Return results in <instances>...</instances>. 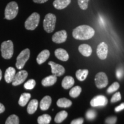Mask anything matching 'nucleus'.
I'll use <instances>...</instances> for the list:
<instances>
[{"instance_id":"19","label":"nucleus","mask_w":124,"mask_h":124,"mask_svg":"<svg viewBox=\"0 0 124 124\" xmlns=\"http://www.w3.org/2000/svg\"><path fill=\"white\" fill-rule=\"evenodd\" d=\"M51 103H52L51 97L50 96H46L40 101V108L42 110H46L49 108Z\"/></svg>"},{"instance_id":"3","label":"nucleus","mask_w":124,"mask_h":124,"mask_svg":"<svg viewBox=\"0 0 124 124\" xmlns=\"http://www.w3.org/2000/svg\"><path fill=\"white\" fill-rule=\"evenodd\" d=\"M18 12V6L15 1H12L7 5L5 9V18L11 20L17 16Z\"/></svg>"},{"instance_id":"18","label":"nucleus","mask_w":124,"mask_h":124,"mask_svg":"<svg viewBox=\"0 0 124 124\" xmlns=\"http://www.w3.org/2000/svg\"><path fill=\"white\" fill-rule=\"evenodd\" d=\"M75 83L74 79L71 76H66L62 82V86L64 89H69L72 87Z\"/></svg>"},{"instance_id":"40","label":"nucleus","mask_w":124,"mask_h":124,"mask_svg":"<svg viewBox=\"0 0 124 124\" xmlns=\"http://www.w3.org/2000/svg\"><path fill=\"white\" fill-rule=\"evenodd\" d=\"M2 71H1V70H0V80H1V79H2Z\"/></svg>"},{"instance_id":"29","label":"nucleus","mask_w":124,"mask_h":124,"mask_svg":"<svg viewBox=\"0 0 124 124\" xmlns=\"http://www.w3.org/2000/svg\"><path fill=\"white\" fill-rule=\"evenodd\" d=\"M36 86V81L33 79H31L25 82L24 85V88L27 90H32Z\"/></svg>"},{"instance_id":"14","label":"nucleus","mask_w":124,"mask_h":124,"mask_svg":"<svg viewBox=\"0 0 124 124\" xmlns=\"http://www.w3.org/2000/svg\"><path fill=\"white\" fill-rule=\"evenodd\" d=\"M71 0H55L53 2V6L58 10H62L66 8L70 4Z\"/></svg>"},{"instance_id":"16","label":"nucleus","mask_w":124,"mask_h":124,"mask_svg":"<svg viewBox=\"0 0 124 124\" xmlns=\"http://www.w3.org/2000/svg\"><path fill=\"white\" fill-rule=\"evenodd\" d=\"M79 51L82 55L86 57H89L92 54V48L89 45L83 44L80 45L78 48Z\"/></svg>"},{"instance_id":"4","label":"nucleus","mask_w":124,"mask_h":124,"mask_svg":"<svg viewBox=\"0 0 124 124\" xmlns=\"http://www.w3.org/2000/svg\"><path fill=\"white\" fill-rule=\"evenodd\" d=\"M1 51L2 56L5 59H9L13 56V43L11 40L5 41L1 44Z\"/></svg>"},{"instance_id":"7","label":"nucleus","mask_w":124,"mask_h":124,"mask_svg":"<svg viewBox=\"0 0 124 124\" xmlns=\"http://www.w3.org/2000/svg\"><path fill=\"white\" fill-rule=\"evenodd\" d=\"M95 83L98 89H103L108 86V81L106 74L105 72H100L95 75Z\"/></svg>"},{"instance_id":"2","label":"nucleus","mask_w":124,"mask_h":124,"mask_svg":"<svg viewBox=\"0 0 124 124\" xmlns=\"http://www.w3.org/2000/svg\"><path fill=\"white\" fill-rule=\"evenodd\" d=\"M56 22V17L53 13H48L43 21L44 29L47 33H52L54 31Z\"/></svg>"},{"instance_id":"11","label":"nucleus","mask_w":124,"mask_h":124,"mask_svg":"<svg viewBox=\"0 0 124 124\" xmlns=\"http://www.w3.org/2000/svg\"><path fill=\"white\" fill-rule=\"evenodd\" d=\"M48 64L51 66V72L53 75L56 77H60L64 74L65 69L62 65L57 64L52 61L49 62Z\"/></svg>"},{"instance_id":"28","label":"nucleus","mask_w":124,"mask_h":124,"mask_svg":"<svg viewBox=\"0 0 124 124\" xmlns=\"http://www.w3.org/2000/svg\"><path fill=\"white\" fill-rule=\"evenodd\" d=\"M19 122L18 116L15 114H12L8 118L5 122V124H19Z\"/></svg>"},{"instance_id":"10","label":"nucleus","mask_w":124,"mask_h":124,"mask_svg":"<svg viewBox=\"0 0 124 124\" xmlns=\"http://www.w3.org/2000/svg\"><path fill=\"white\" fill-rule=\"evenodd\" d=\"M67 39V33L66 31L62 30L56 32L52 37V40L57 44L64 43Z\"/></svg>"},{"instance_id":"33","label":"nucleus","mask_w":124,"mask_h":124,"mask_svg":"<svg viewBox=\"0 0 124 124\" xmlns=\"http://www.w3.org/2000/svg\"><path fill=\"white\" fill-rule=\"evenodd\" d=\"M121 100V95L120 92H117L112 96L111 98V103H115L116 102L120 101Z\"/></svg>"},{"instance_id":"22","label":"nucleus","mask_w":124,"mask_h":124,"mask_svg":"<svg viewBox=\"0 0 124 124\" xmlns=\"http://www.w3.org/2000/svg\"><path fill=\"white\" fill-rule=\"evenodd\" d=\"M72 104V102L69 99L66 98H62L59 99L56 102V105L59 108H67L70 107Z\"/></svg>"},{"instance_id":"21","label":"nucleus","mask_w":124,"mask_h":124,"mask_svg":"<svg viewBox=\"0 0 124 124\" xmlns=\"http://www.w3.org/2000/svg\"><path fill=\"white\" fill-rule=\"evenodd\" d=\"M39 105V102L37 100H31L27 107V111L29 114H32L37 110Z\"/></svg>"},{"instance_id":"35","label":"nucleus","mask_w":124,"mask_h":124,"mask_svg":"<svg viewBox=\"0 0 124 124\" xmlns=\"http://www.w3.org/2000/svg\"><path fill=\"white\" fill-rule=\"evenodd\" d=\"M124 75V70L122 68H118V69H117V71H116V77L119 80H120L123 77Z\"/></svg>"},{"instance_id":"31","label":"nucleus","mask_w":124,"mask_h":124,"mask_svg":"<svg viewBox=\"0 0 124 124\" xmlns=\"http://www.w3.org/2000/svg\"><path fill=\"white\" fill-rule=\"evenodd\" d=\"M119 87H120V84L118 82H114L108 88V90H107V92L108 94H111V93L116 92V91L118 90Z\"/></svg>"},{"instance_id":"38","label":"nucleus","mask_w":124,"mask_h":124,"mask_svg":"<svg viewBox=\"0 0 124 124\" xmlns=\"http://www.w3.org/2000/svg\"><path fill=\"white\" fill-rule=\"evenodd\" d=\"M48 0H33V1L36 4H44V3L47 2Z\"/></svg>"},{"instance_id":"5","label":"nucleus","mask_w":124,"mask_h":124,"mask_svg":"<svg viewBox=\"0 0 124 124\" xmlns=\"http://www.w3.org/2000/svg\"><path fill=\"white\" fill-rule=\"evenodd\" d=\"M40 15L34 12L27 18L25 22V27L27 30L33 31L38 27L40 22Z\"/></svg>"},{"instance_id":"39","label":"nucleus","mask_w":124,"mask_h":124,"mask_svg":"<svg viewBox=\"0 0 124 124\" xmlns=\"http://www.w3.org/2000/svg\"><path fill=\"white\" fill-rule=\"evenodd\" d=\"M5 110V108L4 105L2 104L1 103H0V114L4 112Z\"/></svg>"},{"instance_id":"15","label":"nucleus","mask_w":124,"mask_h":124,"mask_svg":"<svg viewBox=\"0 0 124 124\" xmlns=\"http://www.w3.org/2000/svg\"><path fill=\"white\" fill-rule=\"evenodd\" d=\"M16 74V70L12 67H9L8 68L7 70L5 71V80L6 82L8 83H12V80H13L14 77H15Z\"/></svg>"},{"instance_id":"37","label":"nucleus","mask_w":124,"mask_h":124,"mask_svg":"<svg viewBox=\"0 0 124 124\" xmlns=\"http://www.w3.org/2000/svg\"><path fill=\"white\" fill-rule=\"evenodd\" d=\"M124 108V103H122L119 106H118L115 108V111L116 112H120V111H122Z\"/></svg>"},{"instance_id":"36","label":"nucleus","mask_w":124,"mask_h":124,"mask_svg":"<svg viewBox=\"0 0 124 124\" xmlns=\"http://www.w3.org/2000/svg\"><path fill=\"white\" fill-rule=\"evenodd\" d=\"M83 122H84V119L83 118H79L72 120L71 122V124H83Z\"/></svg>"},{"instance_id":"6","label":"nucleus","mask_w":124,"mask_h":124,"mask_svg":"<svg viewBox=\"0 0 124 124\" xmlns=\"http://www.w3.org/2000/svg\"><path fill=\"white\" fill-rule=\"evenodd\" d=\"M30 57V50L28 48L24 49L20 52L16 59V66L17 69L21 70L23 69L25 63L28 60Z\"/></svg>"},{"instance_id":"9","label":"nucleus","mask_w":124,"mask_h":124,"mask_svg":"<svg viewBox=\"0 0 124 124\" xmlns=\"http://www.w3.org/2000/svg\"><path fill=\"white\" fill-rule=\"evenodd\" d=\"M108 101L105 96L100 95L94 97L91 100L90 105L93 107H103L108 104Z\"/></svg>"},{"instance_id":"8","label":"nucleus","mask_w":124,"mask_h":124,"mask_svg":"<svg viewBox=\"0 0 124 124\" xmlns=\"http://www.w3.org/2000/svg\"><path fill=\"white\" fill-rule=\"evenodd\" d=\"M28 77V72L25 70H21L17 73H16L12 83L13 86H16L20 85Z\"/></svg>"},{"instance_id":"23","label":"nucleus","mask_w":124,"mask_h":124,"mask_svg":"<svg viewBox=\"0 0 124 124\" xmlns=\"http://www.w3.org/2000/svg\"><path fill=\"white\" fill-rule=\"evenodd\" d=\"M31 97V95L29 94V93H23L20 97L19 101H18V104L22 107L25 106L27 104L28 102H29Z\"/></svg>"},{"instance_id":"13","label":"nucleus","mask_w":124,"mask_h":124,"mask_svg":"<svg viewBox=\"0 0 124 124\" xmlns=\"http://www.w3.org/2000/svg\"><path fill=\"white\" fill-rule=\"evenodd\" d=\"M55 55L58 59L62 61H67L69 59V55L67 52L63 48L56 49L55 51Z\"/></svg>"},{"instance_id":"30","label":"nucleus","mask_w":124,"mask_h":124,"mask_svg":"<svg viewBox=\"0 0 124 124\" xmlns=\"http://www.w3.org/2000/svg\"><path fill=\"white\" fill-rule=\"evenodd\" d=\"M97 116V112L94 110L90 109L86 113V117L89 120H93Z\"/></svg>"},{"instance_id":"1","label":"nucleus","mask_w":124,"mask_h":124,"mask_svg":"<svg viewBox=\"0 0 124 124\" xmlns=\"http://www.w3.org/2000/svg\"><path fill=\"white\" fill-rule=\"evenodd\" d=\"M95 35V30L87 25H82L75 28L72 31V36L77 40L90 39Z\"/></svg>"},{"instance_id":"34","label":"nucleus","mask_w":124,"mask_h":124,"mask_svg":"<svg viewBox=\"0 0 124 124\" xmlns=\"http://www.w3.org/2000/svg\"><path fill=\"white\" fill-rule=\"evenodd\" d=\"M117 121V118L116 116H111L108 117L105 120L106 124H116Z\"/></svg>"},{"instance_id":"17","label":"nucleus","mask_w":124,"mask_h":124,"mask_svg":"<svg viewBox=\"0 0 124 124\" xmlns=\"http://www.w3.org/2000/svg\"><path fill=\"white\" fill-rule=\"evenodd\" d=\"M50 56V52L48 49H44L39 54L36 58V61L39 64L44 63Z\"/></svg>"},{"instance_id":"32","label":"nucleus","mask_w":124,"mask_h":124,"mask_svg":"<svg viewBox=\"0 0 124 124\" xmlns=\"http://www.w3.org/2000/svg\"><path fill=\"white\" fill-rule=\"evenodd\" d=\"M90 0H78V4L79 8L82 10H86L89 7Z\"/></svg>"},{"instance_id":"24","label":"nucleus","mask_w":124,"mask_h":124,"mask_svg":"<svg viewBox=\"0 0 124 124\" xmlns=\"http://www.w3.org/2000/svg\"><path fill=\"white\" fill-rule=\"evenodd\" d=\"M89 74V70H78L76 72V77L80 81H83L86 79Z\"/></svg>"},{"instance_id":"20","label":"nucleus","mask_w":124,"mask_h":124,"mask_svg":"<svg viewBox=\"0 0 124 124\" xmlns=\"http://www.w3.org/2000/svg\"><path fill=\"white\" fill-rule=\"evenodd\" d=\"M57 81V77L55 75H51L48 77L45 78L41 81V84L43 86L48 87L55 85Z\"/></svg>"},{"instance_id":"12","label":"nucleus","mask_w":124,"mask_h":124,"mask_svg":"<svg viewBox=\"0 0 124 124\" xmlns=\"http://www.w3.org/2000/svg\"><path fill=\"white\" fill-rule=\"evenodd\" d=\"M108 54V46L106 43L102 42L97 46V54L98 58L101 60L106 59Z\"/></svg>"},{"instance_id":"25","label":"nucleus","mask_w":124,"mask_h":124,"mask_svg":"<svg viewBox=\"0 0 124 124\" xmlns=\"http://www.w3.org/2000/svg\"><path fill=\"white\" fill-rule=\"evenodd\" d=\"M68 113L66 111H60L56 114L55 117V122L56 123H61L67 117Z\"/></svg>"},{"instance_id":"27","label":"nucleus","mask_w":124,"mask_h":124,"mask_svg":"<svg viewBox=\"0 0 124 124\" xmlns=\"http://www.w3.org/2000/svg\"><path fill=\"white\" fill-rule=\"evenodd\" d=\"M82 91V88L80 86H77L72 87L70 91V95L72 98H77L80 95Z\"/></svg>"},{"instance_id":"26","label":"nucleus","mask_w":124,"mask_h":124,"mask_svg":"<svg viewBox=\"0 0 124 124\" xmlns=\"http://www.w3.org/2000/svg\"><path fill=\"white\" fill-rule=\"evenodd\" d=\"M51 117L48 114H43L40 116L38 118V122L39 124H49L51 121Z\"/></svg>"}]
</instances>
